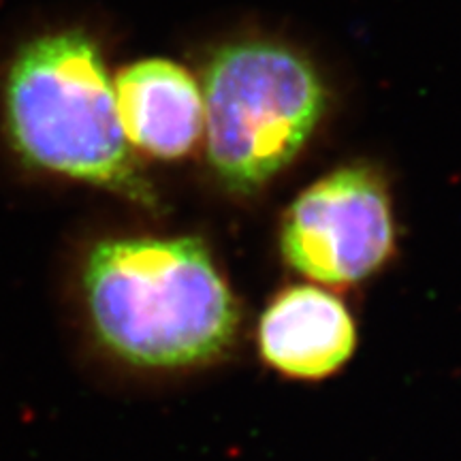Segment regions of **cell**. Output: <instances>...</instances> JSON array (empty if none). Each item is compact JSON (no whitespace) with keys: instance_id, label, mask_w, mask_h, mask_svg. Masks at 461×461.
<instances>
[{"instance_id":"1","label":"cell","mask_w":461,"mask_h":461,"mask_svg":"<svg viewBox=\"0 0 461 461\" xmlns=\"http://www.w3.org/2000/svg\"><path fill=\"white\" fill-rule=\"evenodd\" d=\"M82 285L99 342L137 367L199 366L221 355L238 330L233 293L197 238L99 241Z\"/></svg>"},{"instance_id":"6","label":"cell","mask_w":461,"mask_h":461,"mask_svg":"<svg viewBox=\"0 0 461 461\" xmlns=\"http://www.w3.org/2000/svg\"><path fill=\"white\" fill-rule=\"evenodd\" d=\"M115 90L126 140L160 158L188 154L203 131V95L180 65L143 60L124 68Z\"/></svg>"},{"instance_id":"5","label":"cell","mask_w":461,"mask_h":461,"mask_svg":"<svg viewBox=\"0 0 461 461\" xmlns=\"http://www.w3.org/2000/svg\"><path fill=\"white\" fill-rule=\"evenodd\" d=\"M269 366L295 378L330 376L353 355L355 321L348 308L319 286H291L276 295L258 325Z\"/></svg>"},{"instance_id":"3","label":"cell","mask_w":461,"mask_h":461,"mask_svg":"<svg viewBox=\"0 0 461 461\" xmlns=\"http://www.w3.org/2000/svg\"><path fill=\"white\" fill-rule=\"evenodd\" d=\"M325 112L308 60L265 41L222 48L205 68L207 160L224 186L252 193L291 163Z\"/></svg>"},{"instance_id":"2","label":"cell","mask_w":461,"mask_h":461,"mask_svg":"<svg viewBox=\"0 0 461 461\" xmlns=\"http://www.w3.org/2000/svg\"><path fill=\"white\" fill-rule=\"evenodd\" d=\"M5 109L11 141L32 167L157 205L120 124L113 84L86 34L28 43L9 71Z\"/></svg>"},{"instance_id":"4","label":"cell","mask_w":461,"mask_h":461,"mask_svg":"<svg viewBox=\"0 0 461 461\" xmlns=\"http://www.w3.org/2000/svg\"><path fill=\"white\" fill-rule=\"evenodd\" d=\"M393 238L383 180L363 167H346L293 201L280 248L293 269L321 285H355L383 267Z\"/></svg>"}]
</instances>
